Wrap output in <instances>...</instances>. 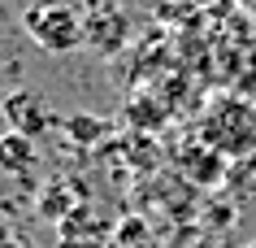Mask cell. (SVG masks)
<instances>
[{
  "mask_svg": "<svg viewBox=\"0 0 256 248\" xmlns=\"http://www.w3.org/2000/svg\"><path fill=\"white\" fill-rule=\"evenodd\" d=\"M92 18H82L87 27V44H96L100 53H113L126 40V14L118 9V0H87Z\"/></svg>",
  "mask_w": 256,
  "mask_h": 248,
  "instance_id": "4",
  "label": "cell"
},
{
  "mask_svg": "<svg viewBox=\"0 0 256 248\" xmlns=\"http://www.w3.org/2000/svg\"><path fill=\"white\" fill-rule=\"evenodd\" d=\"M0 105H4V122H9V131H14V135L40 139L44 131L56 122L52 109H48V100H44L40 92H30V87H18V92H9Z\"/></svg>",
  "mask_w": 256,
  "mask_h": 248,
  "instance_id": "3",
  "label": "cell"
},
{
  "mask_svg": "<svg viewBox=\"0 0 256 248\" xmlns=\"http://www.w3.org/2000/svg\"><path fill=\"white\" fill-rule=\"evenodd\" d=\"M22 31L35 48H44L48 57H66L78 44H87V27L82 14L66 0H35L22 9Z\"/></svg>",
  "mask_w": 256,
  "mask_h": 248,
  "instance_id": "1",
  "label": "cell"
},
{
  "mask_svg": "<svg viewBox=\"0 0 256 248\" xmlns=\"http://www.w3.org/2000/svg\"><path fill=\"white\" fill-rule=\"evenodd\" d=\"M200 144L222 152L226 161H239L248 152H256V109L243 100L217 96L208 113L200 118Z\"/></svg>",
  "mask_w": 256,
  "mask_h": 248,
  "instance_id": "2",
  "label": "cell"
},
{
  "mask_svg": "<svg viewBox=\"0 0 256 248\" xmlns=\"http://www.w3.org/2000/svg\"><path fill=\"white\" fill-rule=\"evenodd\" d=\"M178 165H182V174L187 179H196V187H213V183L226 179V157L222 152H213L208 144H187L182 148V157H178Z\"/></svg>",
  "mask_w": 256,
  "mask_h": 248,
  "instance_id": "5",
  "label": "cell"
},
{
  "mask_svg": "<svg viewBox=\"0 0 256 248\" xmlns=\"http://www.w3.org/2000/svg\"><path fill=\"white\" fill-rule=\"evenodd\" d=\"M48 192H52V196H44L40 213H44V218H61V213H66V205H70V200H66V196H56V192H61V187H48Z\"/></svg>",
  "mask_w": 256,
  "mask_h": 248,
  "instance_id": "9",
  "label": "cell"
},
{
  "mask_svg": "<svg viewBox=\"0 0 256 248\" xmlns=\"http://www.w3.org/2000/svg\"><path fill=\"white\" fill-rule=\"evenodd\" d=\"M35 165V139L4 131L0 135V174H26Z\"/></svg>",
  "mask_w": 256,
  "mask_h": 248,
  "instance_id": "6",
  "label": "cell"
},
{
  "mask_svg": "<svg viewBox=\"0 0 256 248\" xmlns=\"http://www.w3.org/2000/svg\"><path fill=\"white\" fill-rule=\"evenodd\" d=\"M243 248H256V244H243Z\"/></svg>",
  "mask_w": 256,
  "mask_h": 248,
  "instance_id": "10",
  "label": "cell"
},
{
  "mask_svg": "<svg viewBox=\"0 0 256 248\" xmlns=\"http://www.w3.org/2000/svg\"><path fill=\"white\" fill-rule=\"evenodd\" d=\"M222 187H226V196H234V200H256V152H248V157H239V161L226 165Z\"/></svg>",
  "mask_w": 256,
  "mask_h": 248,
  "instance_id": "8",
  "label": "cell"
},
{
  "mask_svg": "<svg viewBox=\"0 0 256 248\" xmlns=\"http://www.w3.org/2000/svg\"><path fill=\"white\" fill-rule=\"evenodd\" d=\"M61 131H66L70 144L92 148V144H100V139H104L113 126H108V118H100V113H70L66 122H61Z\"/></svg>",
  "mask_w": 256,
  "mask_h": 248,
  "instance_id": "7",
  "label": "cell"
}]
</instances>
